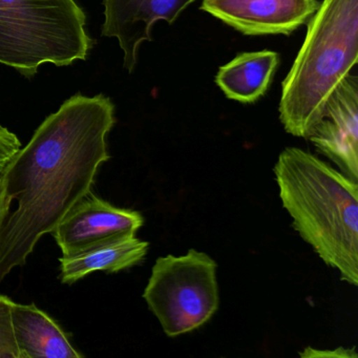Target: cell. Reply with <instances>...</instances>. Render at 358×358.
I'll use <instances>...</instances> for the list:
<instances>
[{"instance_id": "1", "label": "cell", "mask_w": 358, "mask_h": 358, "mask_svg": "<svg viewBox=\"0 0 358 358\" xmlns=\"http://www.w3.org/2000/svg\"><path fill=\"white\" fill-rule=\"evenodd\" d=\"M115 106L99 94L66 100L0 173V282L91 192L110 160Z\"/></svg>"}, {"instance_id": "2", "label": "cell", "mask_w": 358, "mask_h": 358, "mask_svg": "<svg viewBox=\"0 0 358 358\" xmlns=\"http://www.w3.org/2000/svg\"><path fill=\"white\" fill-rule=\"evenodd\" d=\"M274 175L293 228L343 282L357 286V182L297 148L280 152Z\"/></svg>"}, {"instance_id": "3", "label": "cell", "mask_w": 358, "mask_h": 358, "mask_svg": "<svg viewBox=\"0 0 358 358\" xmlns=\"http://www.w3.org/2000/svg\"><path fill=\"white\" fill-rule=\"evenodd\" d=\"M357 62L358 0H324L282 83L280 119L287 133L307 139Z\"/></svg>"}, {"instance_id": "4", "label": "cell", "mask_w": 358, "mask_h": 358, "mask_svg": "<svg viewBox=\"0 0 358 358\" xmlns=\"http://www.w3.org/2000/svg\"><path fill=\"white\" fill-rule=\"evenodd\" d=\"M85 26L75 0H0V64L31 78L41 64L85 60L93 47Z\"/></svg>"}, {"instance_id": "5", "label": "cell", "mask_w": 358, "mask_h": 358, "mask_svg": "<svg viewBox=\"0 0 358 358\" xmlns=\"http://www.w3.org/2000/svg\"><path fill=\"white\" fill-rule=\"evenodd\" d=\"M217 264L189 249L181 257L157 259L143 293L165 334L177 337L204 326L220 307Z\"/></svg>"}, {"instance_id": "6", "label": "cell", "mask_w": 358, "mask_h": 358, "mask_svg": "<svg viewBox=\"0 0 358 358\" xmlns=\"http://www.w3.org/2000/svg\"><path fill=\"white\" fill-rule=\"evenodd\" d=\"M317 0H203L201 10L249 36L290 35L317 11Z\"/></svg>"}, {"instance_id": "7", "label": "cell", "mask_w": 358, "mask_h": 358, "mask_svg": "<svg viewBox=\"0 0 358 358\" xmlns=\"http://www.w3.org/2000/svg\"><path fill=\"white\" fill-rule=\"evenodd\" d=\"M307 139L354 182H358V78L348 76L327 102Z\"/></svg>"}, {"instance_id": "8", "label": "cell", "mask_w": 358, "mask_h": 358, "mask_svg": "<svg viewBox=\"0 0 358 358\" xmlns=\"http://www.w3.org/2000/svg\"><path fill=\"white\" fill-rule=\"evenodd\" d=\"M196 0H103L102 36L115 37L124 53L123 66L133 72L138 50L152 41V29L159 20L173 24Z\"/></svg>"}, {"instance_id": "9", "label": "cell", "mask_w": 358, "mask_h": 358, "mask_svg": "<svg viewBox=\"0 0 358 358\" xmlns=\"http://www.w3.org/2000/svg\"><path fill=\"white\" fill-rule=\"evenodd\" d=\"M143 224L138 211L114 206L90 192L66 213L52 234L62 255H66L117 234H136Z\"/></svg>"}, {"instance_id": "10", "label": "cell", "mask_w": 358, "mask_h": 358, "mask_svg": "<svg viewBox=\"0 0 358 358\" xmlns=\"http://www.w3.org/2000/svg\"><path fill=\"white\" fill-rule=\"evenodd\" d=\"M150 244L135 234H117L60 257V280L72 285L95 271L116 273L145 259Z\"/></svg>"}, {"instance_id": "11", "label": "cell", "mask_w": 358, "mask_h": 358, "mask_svg": "<svg viewBox=\"0 0 358 358\" xmlns=\"http://www.w3.org/2000/svg\"><path fill=\"white\" fill-rule=\"evenodd\" d=\"M12 322L22 358L83 357L57 322L34 303H14Z\"/></svg>"}, {"instance_id": "12", "label": "cell", "mask_w": 358, "mask_h": 358, "mask_svg": "<svg viewBox=\"0 0 358 358\" xmlns=\"http://www.w3.org/2000/svg\"><path fill=\"white\" fill-rule=\"evenodd\" d=\"M278 62L275 52L242 53L220 68L215 83L229 99L255 103L267 92Z\"/></svg>"}, {"instance_id": "13", "label": "cell", "mask_w": 358, "mask_h": 358, "mask_svg": "<svg viewBox=\"0 0 358 358\" xmlns=\"http://www.w3.org/2000/svg\"><path fill=\"white\" fill-rule=\"evenodd\" d=\"M14 303L9 297L0 295V358H22L12 322Z\"/></svg>"}, {"instance_id": "14", "label": "cell", "mask_w": 358, "mask_h": 358, "mask_svg": "<svg viewBox=\"0 0 358 358\" xmlns=\"http://www.w3.org/2000/svg\"><path fill=\"white\" fill-rule=\"evenodd\" d=\"M20 148L22 142L17 136L0 125V173Z\"/></svg>"}, {"instance_id": "15", "label": "cell", "mask_w": 358, "mask_h": 358, "mask_svg": "<svg viewBox=\"0 0 358 358\" xmlns=\"http://www.w3.org/2000/svg\"><path fill=\"white\" fill-rule=\"evenodd\" d=\"M301 357H341V358H352L357 357V353L354 351V349H345V348H338V349L333 350V351H322V350L312 349V348H307L299 354Z\"/></svg>"}]
</instances>
